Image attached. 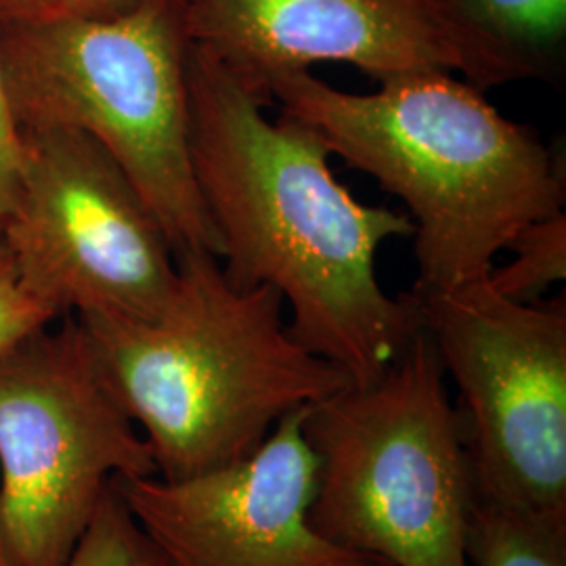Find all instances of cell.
I'll return each instance as SVG.
<instances>
[{"label": "cell", "instance_id": "6da1fadb", "mask_svg": "<svg viewBox=\"0 0 566 566\" xmlns=\"http://www.w3.org/2000/svg\"><path fill=\"white\" fill-rule=\"evenodd\" d=\"M189 147L224 275L273 287L290 304L294 340L340 367L353 385L378 380L420 332L409 296L378 280V252L413 235L405 212L359 202L329 149L280 114L221 57L189 44Z\"/></svg>", "mask_w": 566, "mask_h": 566}, {"label": "cell", "instance_id": "7a4b0ae2", "mask_svg": "<svg viewBox=\"0 0 566 566\" xmlns=\"http://www.w3.org/2000/svg\"><path fill=\"white\" fill-rule=\"evenodd\" d=\"M263 91L332 156L405 203L418 263L411 292L485 280L525 227L565 206L546 145L455 74L409 72L348 93L298 70L271 76Z\"/></svg>", "mask_w": 566, "mask_h": 566}, {"label": "cell", "instance_id": "3957f363", "mask_svg": "<svg viewBox=\"0 0 566 566\" xmlns=\"http://www.w3.org/2000/svg\"><path fill=\"white\" fill-rule=\"evenodd\" d=\"M76 319L164 481L242 462L287 413L353 385L294 340L273 287H238L202 250L177 254L158 317Z\"/></svg>", "mask_w": 566, "mask_h": 566}, {"label": "cell", "instance_id": "277c9868", "mask_svg": "<svg viewBox=\"0 0 566 566\" xmlns=\"http://www.w3.org/2000/svg\"><path fill=\"white\" fill-rule=\"evenodd\" d=\"M185 0H145L103 20L0 25V74L20 128L99 143L175 250L221 256L189 147Z\"/></svg>", "mask_w": 566, "mask_h": 566}, {"label": "cell", "instance_id": "5b68a950", "mask_svg": "<svg viewBox=\"0 0 566 566\" xmlns=\"http://www.w3.org/2000/svg\"><path fill=\"white\" fill-rule=\"evenodd\" d=\"M313 526L386 566H470L474 502L464 426L424 329L369 385L304 407Z\"/></svg>", "mask_w": 566, "mask_h": 566}, {"label": "cell", "instance_id": "8992f818", "mask_svg": "<svg viewBox=\"0 0 566 566\" xmlns=\"http://www.w3.org/2000/svg\"><path fill=\"white\" fill-rule=\"evenodd\" d=\"M0 472L7 566L65 565L114 476L158 474L78 319L0 353Z\"/></svg>", "mask_w": 566, "mask_h": 566}, {"label": "cell", "instance_id": "52a82bcc", "mask_svg": "<svg viewBox=\"0 0 566 566\" xmlns=\"http://www.w3.org/2000/svg\"><path fill=\"white\" fill-rule=\"evenodd\" d=\"M407 296L460 390L474 493L566 514L565 296L516 303L486 277Z\"/></svg>", "mask_w": 566, "mask_h": 566}, {"label": "cell", "instance_id": "ba28073f", "mask_svg": "<svg viewBox=\"0 0 566 566\" xmlns=\"http://www.w3.org/2000/svg\"><path fill=\"white\" fill-rule=\"evenodd\" d=\"M0 240L60 315L154 319L172 298L177 256L151 208L99 143L70 128H20Z\"/></svg>", "mask_w": 566, "mask_h": 566}, {"label": "cell", "instance_id": "9c48e42d", "mask_svg": "<svg viewBox=\"0 0 566 566\" xmlns=\"http://www.w3.org/2000/svg\"><path fill=\"white\" fill-rule=\"evenodd\" d=\"M185 25L263 95L271 76L317 63H348L376 82L441 70L483 91L542 74L447 0H185Z\"/></svg>", "mask_w": 566, "mask_h": 566}, {"label": "cell", "instance_id": "30bf717a", "mask_svg": "<svg viewBox=\"0 0 566 566\" xmlns=\"http://www.w3.org/2000/svg\"><path fill=\"white\" fill-rule=\"evenodd\" d=\"M303 413H287L242 462L182 481L112 479L166 566H386L311 523L315 455Z\"/></svg>", "mask_w": 566, "mask_h": 566}, {"label": "cell", "instance_id": "8fae6325", "mask_svg": "<svg viewBox=\"0 0 566 566\" xmlns=\"http://www.w3.org/2000/svg\"><path fill=\"white\" fill-rule=\"evenodd\" d=\"M465 556L470 566H566V514L507 506L474 493Z\"/></svg>", "mask_w": 566, "mask_h": 566}, {"label": "cell", "instance_id": "7c38bea8", "mask_svg": "<svg viewBox=\"0 0 566 566\" xmlns=\"http://www.w3.org/2000/svg\"><path fill=\"white\" fill-rule=\"evenodd\" d=\"M472 28L539 67L566 34V0H447Z\"/></svg>", "mask_w": 566, "mask_h": 566}, {"label": "cell", "instance_id": "4fadbf2b", "mask_svg": "<svg viewBox=\"0 0 566 566\" xmlns=\"http://www.w3.org/2000/svg\"><path fill=\"white\" fill-rule=\"evenodd\" d=\"M507 250L514 259L491 269L489 285L516 303L542 301L552 285L566 280L565 210L525 227Z\"/></svg>", "mask_w": 566, "mask_h": 566}, {"label": "cell", "instance_id": "5bb4252c", "mask_svg": "<svg viewBox=\"0 0 566 566\" xmlns=\"http://www.w3.org/2000/svg\"><path fill=\"white\" fill-rule=\"evenodd\" d=\"M63 566H166V563L109 481L102 502Z\"/></svg>", "mask_w": 566, "mask_h": 566}, {"label": "cell", "instance_id": "9a60e30c", "mask_svg": "<svg viewBox=\"0 0 566 566\" xmlns=\"http://www.w3.org/2000/svg\"><path fill=\"white\" fill-rule=\"evenodd\" d=\"M57 317L61 315L55 306L21 282L13 259L0 240V353Z\"/></svg>", "mask_w": 566, "mask_h": 566}, {"label": "cell", "instance_id": "2e32d148", "mask_svg": "<svg viewBox=\"0 0 566 566\" xmlns=\"http://www.w3.org/2000/svg\"><path fill=\"white\" fill-rule=\"evenodd\" d=\"M145 0H0V25L116 18Z\"/></svg>", "mask_w": 566, "mask_h": 566}, {"label": "cell", "instance_id": "e0dca14e", "mask_svg": "<svg viewBox=\"0 0 566 566\" xmlns=\"http://www.w3.org/2000/svg\"><path fill=\"white\" fill-rule=\"evenodd\" d=\"M18 149H20V130L13 122L9 102L4 95V84L0 74V224L9 212L13 196V182L18 170Z\"/></svg>", "mask_w": 566, "mask_h": 566}, {"label": "cell", "instance_id": "ac0fdd59", "mask_svg": "<svg viewBox=\"0 0 566 566\" xmlns=\"http://www.w3.org/2000/svg\"><path fill=\"white\" fill-rule=\"evenodd\" d=\"M0 566H7V563H4V558H2V554H0Z\"/></svg>", "mask_w": 566, "mask_h": 566}]
</instances>
